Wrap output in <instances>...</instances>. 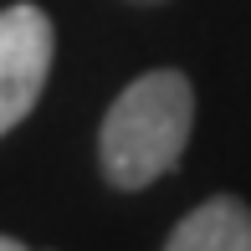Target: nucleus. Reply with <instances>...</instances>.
Here are the masks:
<instances>
[{"mask_svg":"<svg viewBox=\"0 0 251 251\" xmlns=\"http://www.w3.org/2000/svg\"><path fill=\"white\" fill-rule=\"evenodd\" d=\"M159 251H251V205L241 195H210L200 200Z\"/></svg>","mask_w":251,"mask_h":251,"instance_id":"7ed1b4c3","label":"nucleus"},{"mask_svg":"<svg viewBox=\"0 0 251 251\" xmlns=\"http://www.w3.org/2000/svg\"><path fill=\"white\" fill-rule=\"evenodd\" d=\"M0 251H31L26 241H16V236H0Z\"/></svg>","mask_w":251,"mask_h":251,"instance_id":"20e7f679","label":"nucleus"},{"mask_svg":"<svg viewBox=\"0 0 251 251\" xmlns=\"http://www.w3.org/2000/svg\"><path fill=\"white\" fill-rule=\"evenodd\" d=\"M123 5H144V10H154V5H169V0H123Z\"/></svg>","mask_w":251,"mask_h":251,"instance_id":"39448f33","label":"nucleus"},{"mask_svg":"<svg viewBox=\"0 0 251 251\" xmlns=\"http://www.w3.org/2000/svg\"><path fill=\"white\" fill-rule=\"evenodd\" d=\"M56 62V26L36 0L0 10V139L36 113Z\"/></svg>","mask_w":251,"mask_h":251,"instance_id":"f03ea898","label":"nucleus"},{"mask_svg":"<svg viewBox=\"0 0 251 251\" xmlns=\"http://www.w3.org/2000/svg\"><path fill=\"white\" fill-rule=\"evenodd\" d=\"M195 133V82L179 67L133 77L98 123V169L118 195L159 185L185 159Z\"/></svg>","mask_w":251,"mask_h":251,"instance_id":"f257e3e1","label":"nucleus"}]
</instances>
